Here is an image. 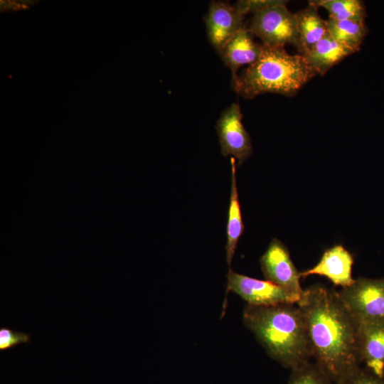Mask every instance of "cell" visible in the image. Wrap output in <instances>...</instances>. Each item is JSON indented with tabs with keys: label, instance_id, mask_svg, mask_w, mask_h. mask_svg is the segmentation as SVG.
Segmentation results:
<instances>
[{
	"label": "cell",
	"instance_id": "4fadbf2b",
	"mask_svg": "<svg viewBox=\"0 0 384 384\" xmlns=\"http://www.w3.org/2000/svg\"><path fill=\"white\" fill-rule=\"evenodd\" d=\"M354 52L328 33L311 50L302 55L316 74L325 75L329 69Z\"/></svg>",
	"mask_w": 384,
	"mask_h": 384
},
{
	"label": "cell",
	"instance_id": "d6986e66",
	"mask_svg": "<svg viewBox=\"0 0 384 384\" xmlns=\"http://www.w3.org/2000/svg\"><path fill=\"white\" fill-rule=\"evenodd\" d=\"M335 384H384V377L360 366L343 375Z\"/></svg>",
	"mask_w": 384,
	"mask_h": 384
},
{
	"label": "cell",
	"instance_id": "7a4b0ae2",
	"mask_svg": "<svg viewBox=\"0 0 384 384\" xmlns=\"http://www.w3.org/2000/svg\"><path fill=\"white\" fill-rule=\"evenodd\" d=\"M242 321L270 357L283 367L292 370L312 358L304 316L297 304H247Z\"/></svg>",
	"mask_w": 384,
	"mask_h": 384
},
{
	"label": "cell",
	"instance_id": "30bf717a",
	"mask_svg": "<svg viewBox=\"0 0 384 384\" xmlns=\"http://www.w3.org/2000/svg\"><path fill=\"white\" fill-rule=\"evenodd\" d=\"M357 325V357L360 365L384 377V321Z\"/></svg>",
	"mask_w": 384,
	"mask_h": 384
},
{
	"label": "cell",
	"instance_id": "ffe728a7",
	"mask_svg": "<svg viewBox=\"0 0 384 384\" xmlns=\"http://www.w3.org/2000/svg\"><path fill=\"white\" fill-rule=\"evenodd\" d=\"M30 335L25 332L14 331L9 328H0V351H4L30 341Z\"/></svg>",
	"mask_w": 384,
	"mask_h": 384
},
{
	"label": "cell",
	"instance_id": "2e32d148",
	"mask_svg": "<svg viewBox=\"0 0 384 384\" xmlns=\"http://www.w3.org/2000/svg\"><path fill=\"white\" fill-rule=\"evenodd\" d=\"M328 33L338 42L357 52L367 33L365 21L326 20Z\"/></svg>",
	"mask_w": 384,
	"mask_h": 384
},
{
	"label": "cell",
	"instance_id": "8fae6325",
	"mask_svg": "<svg viewBox=\"0 0 384 384\" xmlns=\"http://www.w3.org/2000/svg\"><path fill=\"white\" fill-rule=\"evenodd\" d=\"M353 258L342 245H335L323 254L320 261L312 268L301 272L302 277L318 274L326 277L334 285L345 288L355 281L352 277Z\"/></svg>",
	"mask_w": 384,
	"mask_h": 384
},
{
	"label": "cell",
	"instance_id": "52a82bcc",
	"mask_svg": "<svg viewBox=\"0 0 384 384\" xmlns=\"http://www.w3.org/2000/svg\"><path fill=\"white\" fill-rule=\"evenodd\" d=\"M260 263L266 280L301 299L304 292L300 284L301 272L295 267L287 248L280 240H272Z\"/></svg>",
	"mask_w": 384,
	"mask_h": 384
},
{
	"label": "cell",
	"instance_id": "ba28073f",
	"mask_svg": "<svg viewBox=\"0 0 384 384\" xmlns=\"http://www.w3.org/2000/svg\"><path fill=\"white\" fill-rule=\"evenodd\" d=\"M242 119L239 105L233 103L221 113L215 125L222 155L231 156L238 161V166L252 154L251 139Z\"/></svg>",
	"mask_w": 384,
	"mask_h": 384
},
{
	"label": "cell",
	"instance_id": "8992f818",
	"mask_svg": "<svg viewBox=\"0 0 384 384\" xmlns=\"http://www.w3.org/2000/svg\"><path fill=\"white\" fill-rule=\"evenodd\" d=\"M226 294L232 292L248 305L266 306L281 304H297L299 299L267 280H261L235 272L229 269L226 275Z\"/></svg>",
	"mask_w": 384,
	"mask_h": 384
},
{
	"label": "cell",
	"instance_id": "9a60e30c",
	"mask_svg": "<svg viewBox=\"0 0 384 384\" xmlns=\"http://www.w3.org/2000/svg\"><path fill=\"white\" fill-rule=\"evenodd\" d=\"M231 162V181L230 195L228 213L227 223V240L225 244L226 262L229 267L237 248L239 239L244 232V225L240 211V206L238 198V192L236 181L235 159H230Z\"/></svg>",
	"mask_w": 384,
	"mask_h": 384
},
{
	"label": "cell",
	"instance_id": "277c9868",
	"mask_svg": "<svg viewBox=\"0 0 384 384\" xmlns=\"http://www.w3.org/2000/svg\"><path fill=\"white\" fill-rule=\"evenodd\" d=\"M287 3L282 0L253 14L247 28L262 44L275 47L290 44L299 48L296 15L287 9Z\"/></svg>",
	"mask_w": 384,
	"mask_h": 384
},
{
	"label": "cell",
	"instance_id": "9c48e42d",
	"mask_svg": "<svg viewBox=\"0 0 384 384\" xmlns=\"http://www.w3.org/2000/svg\"><path fill=\"white\" fill-rule=\"evenodd\" d=\"M245 16L223 1H211L205 18L208 39L220 53L223 45L244 25Z\"/></svg>",
	"mask_w": 384,
	"mask_h": 384
},
{
	"label": "cell",
	"instance_id": "5bb4252c",
	"mask_svg": "<svg viewBox=\"0 0 384 384\" xmlns=\"http://www.w3.org/2000/svg\"><path fill=\"white\" fill-rule=\"evenodd\" d=\"M299 36L298 50L304 55L327 33V23L318 13V8L309 1L308 6L296 14Z\"/></svg>",
	"mask_w": 384,
	"mask_h": 384
},
{
	"label": "cell",
	"instance_id": "ac0fdd59",
	"mask_svg": "<svg viewBox=\"0 0 384 384\" xmlns=\"http://www.w3.org/2000/svg\"><path fill=\"white\" fill-rule=\"evenodd\" d=\"M288 384H335L316 363L308 361L291 370Z\"/></svg>",
	"mask_w": 384,
	"mask_h": 384
},
{
	"label": "cell",
	"instance_id": "5b68a950",
	"mask_svg": "<svg viewBox=\"0 0 384 384\" xmlns=\"http://www.w3.org/2000/svg\"><path fill=\"white\" fill-rule=\"evenodd\" d=\"M337 294L356 324L384 321V277H360Z\"/></svg>",
	"mask_w": 384,
	"mask_h": 384
},
{
	"label": "cell",
	"instance_id": "e0dca14e",
	"mask_svg": "<svg viewBox=\"0 0 384 384\" xmlns=\"http://www.w3.org/2000/svg\"><path fill=\"white\" fill-rule=\"evenodd\" d=\"M317 8L322 7L329 14V18L337 21H365L366 9L359 0H315L309 1Z\"/></svg>",
	"mask_w": 384,
	"mask_h": 384
},
{
	"label": "cell",
	"instance_id": "3957f363",
	"mask_svg": "<svg viewBox=\"0 0 384 384\" xmlns=\"http://www.w3.org/2000/svg\"><path fill=\"white\" fill-rule=\"evenodd\" d=\"M262 45L258 59L233 80L234 89L244 98L266 92L293 96L316 75L302 55Z\"/></svg>",
	"mask_w": 384,
	"mask_h": 384
},
{
	"label": "cell",
	"instance_id": "6da1fadb",
	"mask_svg": "<svg viewBox=\"0 0 384 384\" xmlns=\"http://www.w3.org/2000/svg\"><path fill=\"white\" fill-rule=\"evenodd\" d=\"M297 304L304 316L312 357L334 383L361 366L358 325L337 292L314 285L304 290Z\"/></svg>",
	"mask_w": 384,
	"mask_h": 384
},
{
	"label": "cell",
	"instance_id": "7c38bea8",
	"mask_svg": "<svg viewBox=\"0 0 384 384\" xmlns=\"http://www.w3.org/2000/svg\"><path fill=\"white\" fill-rule=\"evenodd\" d=\"M247 26L243 25L222 47L219 54L232 71L233 80L242 65H251L260 57L262 45L256 43Z\"/></svg>",
	"mask_w": 384,
	"mask_h": 384
},
{
	"label": "cell",
	"instance_id": "44dd1931",
	"mask_svg": "<svg viewBox=\"0 0 384 384\" xmlns=\"http://www.w3.org/2000/svg\"><path fill=\"white\" fill-rule=\"evenodd\" d=\"M282 0H240L235 2L234 6L240 13L245 16L261 11L265 8L282 2Z\"/></svg>",
	"mask_w": 384,
	"mask_h": 384
}]
</instances>
